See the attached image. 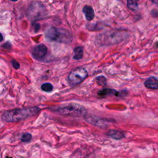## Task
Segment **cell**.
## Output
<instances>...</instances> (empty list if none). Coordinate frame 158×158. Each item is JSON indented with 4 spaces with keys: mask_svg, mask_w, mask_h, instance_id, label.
Instances as JSON below:
<instances>
[{
    "mask_svg": "<svg viewBox=\"0 0 158 158\" xmlns=\"http://www.w3.org/2000/svg\"><path fill=\"white\" fill-rule=\"evenodd\" d=\"M38 107H30L22 109H14L6 110L2 115V120L6 122H19L36 115L39 113Z\"/></svg>",
    "mask_w": 158,
    "mask_h": 158,
    "instance_id": "6da1fadb",
    "label": "cell"
},
{
    "mask_svg": "<svg viewBox=\"0 0 158 158\" xmlns=\"http://www.w3.org/2000/svg\"><path fill=\"white\" fill-rule=\"evenodd\" d=\"M45 37L50 41L62 43H69L72 41V37L67 30L63 29L51 27L46 30Z\"/></svg>",
    "mask_w": 158,
    "mask_h": 158,
    "instance_id": "7a4b0ae2",
    "label": "cell"
},
{
    "mask_svg": "<svg viewBox=\"0 0 158 158\" xmlns=\"http://www.w3.org/2000/svg\"><path fill=\"white\" fill-rule=\"evenodd\" d=\"M56 111L61 115L77 117L85 116L86 114L85 108L83 106L77 103H71L60 107L56 110Z\"/></svg>",
    "mask_w": 158,
    "mask_h": 158,
    "instance_id": "3957f363",
    "label": "cell"
},
{
    "mask_svg": "<svg viewBox=\"0 0 158 158\" xmlns=\"http://www.w3.org/2000/svg\"><path fill=\"white\" fill-rule=\"evenodd\" d=\"M48 12L45 6L40 2H34L28 9L27 15L31 20H42L46 18Z\"/></svg>",
    "mask_w": 158,
    "mask_h": 158,
    "instance_id": "277c9868",
    "label": "cell"
},
{
    "mask_svg": "<svg viewBox=\"0 0 158 158\" xmlns=\"http://www.w3.org/2000/svg\"><path fill=\"white\" fill-rule=\"evenodd\" d=\"M87 70L83 67H78L71 72L68 76V80L71 86H75L82 83L87 77Z\"/></svg>",
    "mask_w": 158,
    "mask_h": 158,
    "instance_id": "5b68a950",
    "label": "cell"
},
{
    "mask_svg": "<svg viewBox=\"0 0 158 158\" xmlns=\"http://www.w3.org/2000/svg\"><path fill=\"white\" fill-rule=\"evenodd\" d=\"M48 50L45 45L40 44L35 46L31 53H32L33 57L37 60H40L43 59L47 54Z\"/></svg>",
    "mask_w": 158,
    "mask_h": 158,
    "instance_id": "8992f818",
    "label": "cell"
},
{
    "mask_svg": "<svg viewBox=\"0 0 158 158\" xmlns=\"http://www.w3.org/2000/svg\"><path fill=\"white\" fill-rule=\"evenodd\" d=\"M144 85L148 89L158 90V79L154 77H150L145 80Z\"/></svg>",
    "mask_w": 158,
    "mask_h": 158,
    "instance_id": "52a82bcc",
    "label": "cell"
},
{
    "mask_svg": "<svg viewBox=\"0 0 158 158\" xmlns=\"http://www.w3.org/2000/svg\"><path fill=\"white\" fill-rule=\"evenodd\" d=\"M107 135L115 140H121L125 137V133L121 130H110L107 133Z\"/></svg>",
    "mask_w": 158,
    "mask_h": 158,
    "instance_id": "ba28073f",
    "label": "cell"
},
{
    "mask_svg": "<svg viewBox=\"0 0 158 158\" xmlns=\"http://www.w3.org/2000/svg\"><path fill=\"white\" fill-rule=\"evenodd\" d=\"M83 12L85 15V18L88 21L92 20L94 18V11L90 6H85L83 8Z\"/></svg>",
    "mask_w": 158,
    "mask_h": 158,
    "instance_id": "9c48e42d",
    "label": "cell"
},
{
    "mask_svg": "<svg viewBox=\"0 0 158 158\" xmlns=\"http://www.w3.org/2000/svg\"><path fill=\"white\" fill-rule=\"evenodd\" d=\"M86 121L93 125H98V126L106 125L105 122H108V121H105L104 119H101L99 118L94 116H89L88 117H86Z\"/></svg>",
    "mask_w": 158,
    "mask_h": 158,
    "instance_id": "30bf717a",
    "label": "cell"
},
{
    "mask_svg": "<svg viewBox=\"0 0 158 158\" xmlns=\"http://www.w3.org/2000/svg\"><path fill=\"white\" fill-rule=\"evenodd\" d=\"M98 96L101 97H106L108 95H110V94H114V95L118 96V94H119V92H118L117 91L113 89H104L99 91L98 92Z\"/></svg>",
    "mask_w": 158,
    "mask_h": 158,
    "instance_id": "8fae6325",
    "label": "cell"
},
{
    "mask_svg": "<svg viewBox=\"0 0 158 158\" xmlns=\"http://www.w3.org/2000/svg\"><path fill=\"white\" fill-rule=\"evenodd\" d=\"M83 56V48L82 46H78L74 50L73 58L75 60H80Z\"/></svg>",
    "mask_w": 158,
    "mask_h": 158,
    "instance_id": "7c38bea8",
    "label": "cell"
},
{
    "mask_svg": "<svg viewBox=\"0 0 158 158\" xmlns=\"http://www.w3.org/2000/svg\"><path fill=\"white\" fill-rule=\"evenodd\" d=\"M139 0H127V6L132 11H136L138 7Z\"/></svg>",
    "mask_w": 158,
    "mask_h": 158,
    "instance_id": "4fadbf2b",
    "label": "cell"
},
{
    "mask_svg": "<svg viewBox=\"0 0 158 158\" xmlns=\"http://www.w3.org/2000/svg\"><path fill=\"white\" fill-rule=\"evenodd\" d=\"M41 89L43 91L47 92V93H49V92H51L53 91V86L52 84H51L50 83H45L42 85Z\"/></svg>",
    "mask_w": 158,
    "mask_h": 158,
    "instance_id": "5bb4252c",
    "label": "cell"
},
{
    "mask_svg": "<svg viewBox=\"0 0 158 158\" xmlns=\"http://www.w3.org/2000/svg\"><path fill=\"white\" fill-rule=\"evenodd\" d=\"M31 139H32V136L29 133H23L20 138V140L22 142H25V143H29Z\"/></svg>",
    "mask_w": 158,
    "mask_h": 158,
    "instance_id": "9a60e30c",
    "label": "cell"
},
{
    "mask_svg": "<svg viewBox=\"0 0 158 158\" xmlns=\"http://www.w3.org/2000/svg\"><path fill=\"white\" fill-rule=\"evenodd\" d=\"M96 80L98 85L101 86H105L107 84L106 78L105 76H98L96 78Z\"/></svg>",
    "mask_w": 158,
    "mask_h": 158,
    "instance_id": "2e32d148",
    "label": "cell"
},
{
    "mask_svg": "<svg viewBox=\"0 0 158 158\" xmlns=\"http://www.w3.org/2000/svg\"><path fill=\"white\" fill-rule=\"evenodd\" d=\"M11 64L15 69H19L20 68V64H19V62L15 60H12L11 61Z\"/></svg>",
    "mask_w": 158,
    "mask_h": 158,
    "instance_id": "e0dca14e",
    "label": "cell"
},
{
    "mask_svg": "<svg viewBox=\"0 0 158 158\" xmlns=\"http://www.w3.org/2000/svg\"><path fill=\"white\" fill-rule=\"evenodd\" d=\"M32 26L34 27V29L35 32H37V31L39 30V29H40V26L39 24H37V23H35V24H33Z\"/></svg>",
    "mask_w": 158,
    "mask_h": 158,
    "instance_id": "ac0fdd59",
    "label": "cell"
},
{
    "mask_svg": "<svg viewBox=\"0 0 158 158\" xmlns=\"http://www.w3.org/2000/svg\"><path fill=\"white\" fill-rule=\"evenodd\" d=\"M3 47H4V48H6V49H10L11 48V44L10 43L7 42V43L4 44Z\"/></svg>",
    "mask_w": 158,
    "mask_h": 158,
    "instance_id": "d6986e66",
    "label": "cell"
},
{
    "mask_svg": "<svg viewBox=\"0 0 158 158\" xmlns=\"http://www.w3.org/2000/svg\"><path fill=\"white\" fill-rule=\"evenodd\" d=\"M152 1L153 3H154L155 4H156L158 5V0H152Z\"/></svg>",
    "mask_w": 158,
    "mask_h": 158,
    "instance_id": "ffe728a7",
    "label": "cell"
},
{
    "mask_svg": "<svg viewBox=\"0 0 158 158\" xmlns=\"http://www.w3.org/2000/svg\"><path fill=\"white\" fill-rule=\"evenodd\" d=\"M3 35H2V34H1V41H3Z\"/></svg>",
    "mask_w": 158,
    "mask_h": 158,
    "instance_id": "44dd1931",
    "label": "cell"
},
{
    "mask_svg": "<svg viewBox=\"0 0 158 158\" xmlns=\"http://www.w3.org/2000/svg\"><path fill=\"white\" fill-rule=\"evenodd\" d=\"M10 1H17L18 0H10Z\"/></svg>",
    "mask_w": 158,
    "mask_h": 158,
    "instance_id": "7402d4cb",
    "label": "cell"
}]
</instances>
